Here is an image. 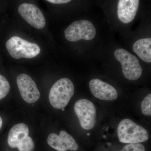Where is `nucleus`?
I'll use <instances>...</instances> for the list:
<instances>
[{"instance_id":"obj_1","label":"nucleus","mask_w":151,"mask_h":151,"mask_svg":"<svg viewBox=\"0 0 151 151\" xmlns=\"http://www.w3.org/2000/svg\"><path fill=\"white\" fill-rule=\"evenodd\" d=\"M74 93V86L72 81L68 78H62L51 87L49 100L53 108L63 109L67 106Z\"/></svg>"},{"instance_id":"obj_2","label":"nucleus","mask_w":151,"mask_h":151,"mask_svg":"<svg viewBox=\"0 0 151 151\" xmlns=\"http://www.w3.org/2000/svg\"><path fill=\"white\" fill-rule=\"evenodd\" d=\"M117 133L119 141L124 144L144 142L149 139L147 130L129 119H124L120 122Z\"/></svg>"},{"instance_id":"obj_3","label":"nucleus","mask_w":151,"mask_h":151,"mask_svg":"<svg viewBox=\"0 0 151 151\" xmlns=\"http://www.w3.org/2000/svg\"><path fill=\"white\" fill-rule=\"evenodd\" d=\"M6 48L12 57L16 59L33 58L40 52L36 44L29 42L18 36H14L7 40Z\"/></svg>"},{"instance_id":"obj_4","label":"nucleus","mask_w":151,"mask_h":151,"mask_svg":"<svg viewBox=\"0 0 151 151\" xmlns=\"http://www.w3.org/2000/svg\"><path fill=\"white\" fill-rule=\"evenodd\" d=\"M114 55L116 59L121 63L122 72L126 78L134 81L140 77L142 68L137 57L123 48L116 50Z\"/></svg>"},{"instance_id":"obj_5","label":"nucleus","mask_w":151,"mask_h":151,"mask_svg":"<svg viewBox=\"0 0 151 151\" xmlns=\"http://www.w3.org/2000/svg\"><path fill=\"white\" fill-rule=\"evenodd\" d=\"M64 34L68 40L74 42L81 40H92L96 36V30L92 22L80 20L71 24L65 29Z\"/></svg>"},{"instance_id":"obj_6","label":"nucleus","mask_w":151,"mask_h":151,"mask_svg":"<svg viewBox=\"0 0 151 151\" xmlns=\"http://www.w3.org/2000/svg\"><path fill=\"white\" fill-rule=\"evenodd\" d=\"M81 128L89 130L96 124V109L94 104L86 99H81L76 103L74 107Z\"/></svg>"},{"instance_id":"obj_7","label":"nucleus","mask_w":151,"mask_h":151,"mask_svg":"<svg viewBox=\"0 0 151 151\" xmlns=\"http://www.w3.org/2000/svg\"><path fill=\"white\" fill-rule=\"evenodd\" d=\"M17 84L22 98L28 103H35L40 97L36 84L27 74L22 73L17 77Z\"/></svg>"},{"instance_id":"obj_8","label":"nucleus","mask_w":151,"mask_h":151,"mask_svg":"<svg viewBox=\"0 0 151 151\" xmlns=\"http://www.w3.org/2000/svg\"><path fill=\"white\" fill-rule=\"evenodd\" d=\"M18 11L28 23L35 28L42 29L45 27L46 21L44 16L35 5L24 3L19 6Z\"/></svg>"},{"instance_id":"obj_9","label":"nucleus","mask_w":151,"mask_h":151,"mask_svg":"<svg viewBox=\"0 0 151 151\" xmlns=\"http://www.w3.org/2000/svg\"><path fill=\"white\" fill-rule=\"evenodd\" d=\"M47 144L58 151H76L78 146L72 137L65 131H61L59 135L55 133L49 135Z\"/></svg>"},{"instance_id":"obj_10","label":"nucleus","mask_w":151,"mask_h":151,"mask_svg":"<svg viewBox=\"0 0 151 151\" xmlns=\"http://www.w3.org/2000/svg\"><path fill=\"white\" fill-rule=\"evenodd\" d=\"M89 86L92 94L100 100L111 101L116 100L118 97L116 89L100 79H92L89 82Z\"/></svg>"},{"instance_id":"obj_11","label":"nucleus","mask_w":151,"mask_h":151,"mask_svg":"<svg viewBox=\"0 0 151 151\" xmlns=\"http://www.w3.org/2000/svg\"><path fill=\"white\" fill-rule=\"evenodd\" d=\"M139 6V0H119L117 14L124 24L131 22L135 18Z\"/></svg>"},{"instance_id":"obj_12","label":"nucleus","mask_w":151,"mask_h":151,"mask_svg":"<svg viewBox=\"0 0 151 151\" xmlns=\"http://www.w3.org/2000/svg\"><path fill=\"white\" fill-rule=\"evenodd\" d=\"M29 130L26 124L23 123L17 124L10 130L8 136L9 145L12 148H17L19 143L28 136Z\"/></svg>"},{"instance_id":"obj_13","label":"nucleus","mask_w":151,"mask_h":151,"mask_svg":"<svg viewBox=\"0 0 151 151\" xmlns=\"http://www.w3.org/2000/svg\"><path fill=\"white\" fill-rule=\"evenodd\" d=\"M133 51L143 61L151 62V38L139 40L133 45Z\"/></svg>"},{"instance_id":"obj_14","label":"nucleus","mask_w":151,"mask_h":151,"mask_svg":"<svg viewBox=\"0 0 151 151\" xmlns=\"http://www.w3.org/2000/svg\"><path fill=\"white\" fill-rule=\"evenodd\" d=\"M17 148L19 151H34V142L32 138L28 136L19 143Z\"/></svg>"},{"instance_id":"obj_15","label":"nucleus","mask_w":151,"mask_h":151,"mask_svg":"<svg viewBox=\"0 0 151 151\" xmlns=\"http://www.w3.org/2000/svg\"><path fill=\"white\" fill-rule=\"evenodd\" d=\"M10 86L6 78L0 74V100L5 97L8 94Z\"/></svg>"},{"instance_id":"obj_16","label":"nucleus","mask_w":151,"mask_h":151,"mask_svg":"<svg viewBox=\"0 0 151 151\" xmlns=\"http://www.w3.org/2000/svg\"><path fill=\"white\" fill-rule=\"evenodd\" d=\"M151 94H148L143 100L141 104L142 113L146 116L151 115Z\"/></svg>"},{"instance_id":"obj_17","label":"nucleus","mask_w":151,"mask_h":151,"mask_svg":"<svg viewBox=\"0 0 151 151\" xmlns=\"http://www.w3.org/2000/svg\"><path fill=\"white\" fill-rule=\"evenodd\" d=\"M120 151H145V146L140 143L129 144Z\"/></svg>"},{"instance_id":"obj_18","label":"nucleus","mask_w":151,"mask_h":151,"mask_svg":"<svg viewBox=\"0 0 151 151\" xmlns=\"http://www.w3.org/2000/svg\"><path fill=\"white\" fill-rule=\"evenodd\" d=\"M49 2L56 4H61L70 2L71 0H46Z\"/></svg>"},{"instance_id":"obj_19","label":"nucleus","mask_w":151,"mask_h":151,"mask_svg":"<svg viewBox=\"0 0 151 151\" xmlns=\"http://www.w3.org/2000/svg\"><path fill=\"white\" fill-rule=\"evenodd\" d=\"M2 119L1 118V117H0V129H1V128L2 126Z\"/></svg>"}]
</instances>
